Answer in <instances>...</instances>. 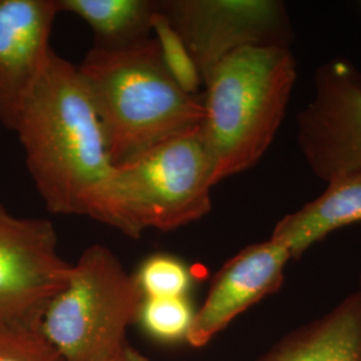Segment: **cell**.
I'll use <instances>...</instances> for the list:
<instances>
[{"instance_id": "2e32d148", "label": "cell", "mask_w": 361, "mask_h": 361, "mask_svg": "<svg viewBox=\"0 0 361 361\" xmlns=\"http://www.w3.org/2000/svg\"><path fill=\"white\" fill-rule=\"evenodd\" d=\"M152 31L155 34V42L169 74L182 90L197 95V91L204 85L202 77L183 39L159 7L152 20Z\"/></svg>"}, {"instance_id": "30bf717a", "label": "cell", "mask_w": 361, "mask_h": 361, "mask_svg": "<svg viewBox=\"0 0 361 361\" xmlns=\"http://www.w3.org/2000/svg\"><path fill=\"white\" fill-rule=\"evenodd\" d=\"M58 0H0V123L13 130L52 52Z\"/></svg>"}, {"instance_id": "7a4b0ae2", "label": "cell", "mask_w": 361, "mask_h": 361, "mask_svg": "<svg viewBox=\"0 0 361 361\" xmlns=\"http://www.w3.org/2000/svg\"><path fill=\"white\" fill-rule=\"evenodd\" d=\"M77 67L113 166L134 161L204 121L202 98L182 90L169 74L155 39L95 46Z\"/></svg>"}, {"instance_id": "3957f363", "label": "cell", "mask_w": 361, "mask_h": 361, "mask_svg": "<svg viewBox=\"0 0 361 361\" xmlns=\"http://www.w3.org/2000/svg\"><path fill=\"white\" fill-rule=\"evenodd\" d=\"M290 47L249 46L216 66L204 85L201 134L216 185L256 166L283 125L296 85Z\"/></svg>"}, {"instance_id": "9c48e42d", "label": "cell", "mask_w": 361, "mask_h": 361, "mask_svg": "<svg viewBox=\"0 0 361 361\" xmlns=\"http://www.w3.org/2000/svg\"><path fill=\"white\" fill-rule=\"evenodd\" d=\"M290 259L286 246L271 237L246 246L226 261L195 310L188 343L194 348L205 347L241 313L279 292Z\"/></svg>"}, {"instance_id": "4fadbf2b", "label": "cell", "mask_w": 361, "mask_h": 361, "mask_svg": "<svg viewBox=\"0 0 361 361\" xmlns=\"http://www.w3.org/2000/svg\"><path fill=\"white\" fill-rule=\"evenodd\" d=\"M61 13H71L90 26L98 44L125 46L150 38L158 10L154 0H58Z\"/></svg>"}, {"instance_id": "7c38bea8", "label": "cell", "mask_w": 361, "mask_h": 361, "mask_svg": "<svg viewBox=\"0 0 361 361\" xmlns=\"http://www.w3.org/2000/svg\"><path fill=\"white\" fill-rule=\"evenodd\" d=\"M356 222H361V170L329 180L323 194L280 219L271 237L297 259L328 234Z\"/></svg>"}, {"instance_id": "ba28073f", "label": "cell", "mask_w": 361, "mask_h": 361, "mask_svg": "<svg viewBox=\"0 0 361 361\" xmlns=\"http://www.w3.org/2000/svg\"><path fill=\"white\" fill-rule=\"evenodd\" d=\"M297 142L314 176L336 180L361 170V73L337 58L320 66L313 97L297 116Z\"/></svg>"}, {"instance_id": "ac0fdd59", "label": "cell", "mask_w": 361, "mask_h": 361, "mask_svg": "<svg viewBox=\"0 0 361 361\" xmlns=\"http://www.w3.org/2000/svg\"><path fill=\"white\" fill-rule=\"evenodd\" d=\"M90 361H149V359L126 343L123 347H121L116 352Z\"/></svg>"}, {"instance_id": "d6986e66", "label": "cell", "mask_w": 361, "mask_h": 361, "mask_svg": "<svg viewBox=\"0 0 361 361\" xmlns=\"http://www.w3.org/2000/svg\"><path fill=\"white\" fill-rule=\"evenodd\" d=\"M359 286H360V288H361V273H360V285H359Z\"/></svg>"}, {"instance_id": "277c9868", "label": "cell", "mask_w": 361, "mask_h": 361, "mask_svg": "<svg viewBox=\"0 0 361 361\" xmlns=\"http://www.w3.org/2000/svg\"><path fill=\"white\" fill-rule=\"evenodd\" d=\"M200 126L113 168L106 225L137 240L207 216L216 182Z\"/></svg>"}, {"instance_id": "52a82bcc", "label": "cell", "mask_w": 361, "mask_h": 361, "mask_svg": "<svg viewBox=\"0 0 361 361\" xmlns=\"http://www.w3.org/2000/svg\"><path fill=\"white\" fill-rule=\"evenodd\" d=\"M158 7L183 39L204 82L232 52L249 46L290 47L295 39L280 0H166Z\"/></svg>"}, {"instance_id": "6da1fadb", "label": "cell", "mask_w": 361, "mask_h": 361, "mask_svg": "<svg viewBox=\"0 0 361 361\" xmlns=\"http://www.w3.org/2000/svg\"><path fill=\"white\" fill-rule=\"evenodd\" d=\"M13 130L50 213L86 216L107 224L114 166L77 66L52 50Z\"/></svg>"}, {"instance_id": "5bb4252c", "label": "cell", "mask_w": 361, "mask_h": 361, "mask_svg": "<svg viewBox=\"0 0 361 361\" xmlns=\"http://www.w3.org/2000/svg\"><path fill=\"white\" fill-rule=\"evenodd\" d=\"M195 310L190 297L143 298L137 323L157 341H188Z\"/></svg>"}, {"instance_id": "e0dca14e", "label": "cell", "mask_w": 361, "mask_h": 361, "mask_svg": "<svg viewBox=\"0 0 361 361\" xmlns=\"http://www.w3.org/2000/svg\"><path fill=\"white\" fill-rule=\"evenodd\" d=\"M0 361H65L39 329L0 324Z\"/></svg>"}, {"instance_id": "9a60e30c", "label": "cell", "mask_w": 361, "mask_h": 361, "mask_svg": "<svg viewBox=\"0 0 361 361\" xmlns=\"http://www.w3.org/2000/svg\"><path fill=\"white\" fill-rule=\"evenodd\" d=\"M143 298L190 297L193 274L185 261L168 253L146 258L134 274Z\"/></svg>"}, {"instance_id": "5b68a950", "label": "cell", "mask_w": 361, "mask_h": 361, "mask_svg": "<svg viewBox=\"0 0 361 361\" xmlns=\"http://www.w3.org/2000/svg\"><path fill=\"white\" fill-rule=\"evenodd\" d=\"M143 296L134 274L109 247L91 245L73 264L39 331L65 361H90L123 347Z\"/></svg>"}, {"instance_id": "8fae6325", "label": "cell", "mask_w": 361, "mask_h": 361, "mask_svg": "<svg viewBox=\"0 0 361 361\" xmlns=\"http://www.w3.org/2000/svg\"><path fill=\"white\" fill-rule=\"evenodd\" d=\"M257 361H361V288L280 338Z\"/></svg>"}, {"instance_id": "8992f818", "label": "cell", "mask_w": 361, "mask_h": 361, "mask_svg": "<svg viewBox=\"0 0 361 361\" xmlns=\"http://www.w3.org/2000/svg\"><path fill=\"white\" fill-rule=\"evenodd\" d=\"M58 243L51 221L18 217L0 204V324L39 329L73 268Z\"/></svg>"}]
</instances>
